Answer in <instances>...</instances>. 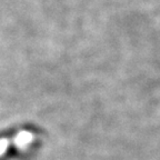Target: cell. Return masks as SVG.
<instances>
[{
  "instance_id": "1",
  "label": "cell",
  "mask_w": 160,
  "mask_h": 160,
  "mask_svg": "<svg viewBox=\"0 0 160 160\" xmlns=\"http://www.w3.org/2000/svg\"><path fill=\"white\" fill-rule=\"evenodd\" d=\"M42 139L39 133L32 128H18L11 130L9 133L3 132L0 135V160L10 158V151L12 150V157L26 158L33 155L38 149Z\"/></svg>"
}]
</instances>
